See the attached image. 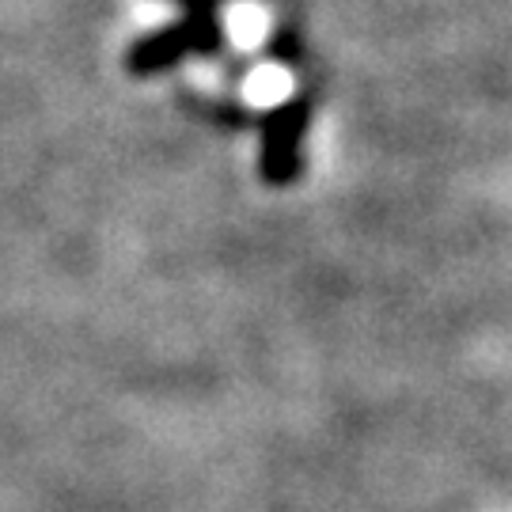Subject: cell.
I'll return each mask as SVG.
<instances>
[{
    "label": "cell",
    "mask_w": 512,
    "mask_h": 512,
    "mask_svg": "<svg viewBox=\"0 0 512 512\" xmlns=\"http://www.w3.org/2000/svg\"><path fill=\"white\" fill-rule=\"evenodd\" d=\"M300 126H304V107L300 103L277 107L274 118H270L262 164H266V175L274 183H289L296 175V137H300Z\"/></svg>",
    "instance_id": "cell-1"
}]
</instances>
